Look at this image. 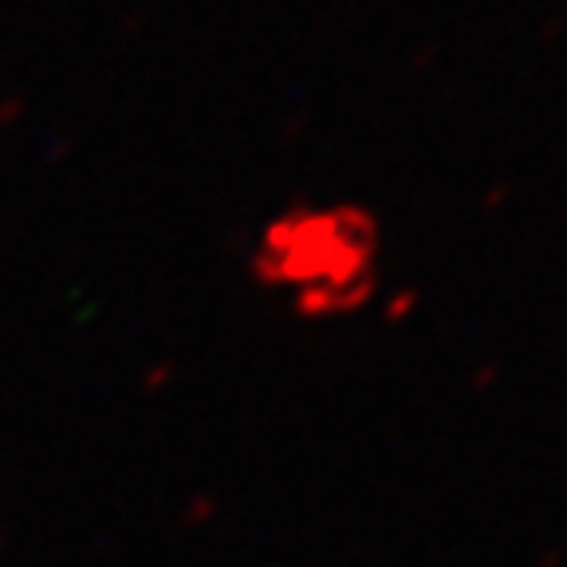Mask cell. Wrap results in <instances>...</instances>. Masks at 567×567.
Listing matches in <instances>:
<instances>
[{"mask_svg": "<svg viewBox=\"0 0 567 567\" xmlns=\"http://www.w3.org/2000/svg\"><path fill=\"white\" fill-rule=\"evenodd\" d=\"M248 276L308 323L363 316L386 276L379 213L354 197L280 205L248 240Z\"/></svg>", "mask_w": 567, "mask_h": 567, "instance_id": "6da1fadb", "label": "cell"}]
</instances>
